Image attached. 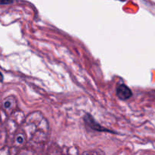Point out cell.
I'll use <instances>...</instances> for the list:
<instances>
[{"mask_svg": "<svg viewBox=\"0 0 155 155\" xmlns=\"http://www.w3.org/2000/svg\"><path fill=\"white\" fill-rule=\"evenodd\" d=\"M85 123H86V125L89 127L92 130H95V131L98 132H105V133H115L114 132H113L112 130H108V129L105 128V127H103L100 125L99 124L96 122V121L94 120V118L91 116L89 114H86V115L83 117Z\"/></svg>", "mask_w": 155, "mask_h": 155, "instance_id": "obj_1", "label": "cell"}, {"mask_svg": "<svg viewBox=\"0 0 155 155\" xmlns=\"http://www.w3.org/2000/svg\"><path fill=\"white\" fill-rule=\"evenodd\" d=\"M117 95L118 98L120 100H125L129 99L132 97L133 95V92L130 90V88L127 86H126L125 84H120L117 86Z\"/></svg>", "mask_w": 155, "mask_h": 155, "instance_id": "obj_2", "label": "cell"}, {"mask_svg": "<svg viewBox=\"0 0 155 155\" xmlns=\"http://www.w3.org/2000/svg\"><path fill=\"white\" fill-rule=\"evenodd\" d=\"M14 0H0V5H9L13 3Z\"/></svg>", "mask_w": 155, "mask_h": 155, "instance_id": "obj_3", "label": "cell"}, {"mask_svg": "<svg viewBox=\"0 0 155 155\" xmlns=\"http://www.w3.org/2000/svg\"><path fill=\"white\" fill-rule=\"evenodd\" d=\"M4 106L5 108H8V107L11 106V103L9 102V101H6V102H5Z\"/></svg>", "mask_w": 155, "mask_h": 155, "instance_id": "obj_4", "label": "cell"}, {"mask_svg": "<svg viewBox=\"0 0 155 155\" xmlns=\"http://www.w3.org/2000/svg\"><path fill=\"white\" fill-rule=\"evenodd\" d=\"M3 80H4V77H3V74L0 72V83L3 82Z\"/></svg>", "mask_w": 155, "mask_h": 155, "instance_id": "obj_5", "label": "cell"}, {"mask_svg": "<svg viewBox=\"0 0 155 155\" xmlns=\"http://www.w3.org/2000/svg\"><path fill=\"white\" fill-rule=\"evenodd\" d=\"M18 142H19V143H22V142H23L22 138H21V137H18Z\"/></svg>", "mask_w": 155, "mask_h": 155, "instance_id": "obj_6", "label": "cell"}, {"mask_svg": "<svg viewBox=\"0 0 155 155\" xmlns=\"http://www.w3.org/2000/svg\"><path fill=\"white\" fill-rule=\"evenodd\" d=\"M119 1H122V2H124V1H125V0H119Z\"/></svg>", "mask_w": 155, "mask_h": 155, "instance_id": "obj_7", "label": "cell"}]
</instances>
